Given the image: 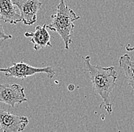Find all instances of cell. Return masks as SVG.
I'll use <instances>...</instances> for the list:
<instances>
[{
	"mask_svg": "<svg viewBox=\"0 0 134 132\" xmlns=\"http://www.w3.org/2000/svg\"><path fill=\"white\" fill-rule=\"evenodd\" d=\"M126 51H128V52L133 51V50H134V46L133 47H130V45L128 44V45L126 46Z\"/></svg>",
	"mask_w": 134,
	"mask_h": 132,
	"instance_id": "obj_11",
	"label": "cell"
},
{
	"mask_svg": "<svg viewBox=\"0 0 134 132\" xmlns=\"http://www.w3.org/2000/svg\"><path fill=\"white\" fill-rule=\"evenodd\" d=\"M27 102L25 97V89L18 84H0V102L15 108L16 104Z\"/></svg>",
	"mask_w": 134,
	"mask_h": 132,
	"instance_id": "obj_4",
	"label": "cell"
},
{
	"mask_svg": "<svg viewBox=\"0 0 134 132\" xmlns=\"http://www.w3.org/2000/svg\"><path fill=\"white\" fill-rule=\"evenodd\" d=\"M25 36L27 38H31V42L34 44V49L37 51L47 46L52 47L50 43V35L48 33L46 24L43 26L37 25L34 32L27 31L25 32Z\"/></svg>",
	"mask_w": 134,
	"mask_h": 132,
	"instance_id": "obj_7",
	"label": "cell"
},
{
	"mask_svg": "<svg viewBox=\"0 0 134 132\" xmlns=\"http://www.w3.org/2000/svg\"><path fill=\"white\" fill-rule=\"evenodd\" d=\"M0 20L11 25H16L22 21L12 0H0Z\"/></svg>",
	"mask_w": 134,
	"mask_h": 132,
	"instance_id": "obj_8",
	"label": "cell"
},
{
	"mask_svg": "<svg viewBox=\"0 0 134 132\" xmlns=\"http://www.w3.org/2000/svg\"><path fill=\"white\" fill-rule=\"evenodd\" d=\"M12 38V35L5 34L2 25L0 23V40H8V39H11Z\"/></svg>",
	"mask_w": 134,
	"mask_h": 132,
	"instance_id": "obj_10",
	"label": "cell"
},
{
	"mask_svg": "<svg viewBox=\"0 0 134 132\" xmlns=\"http://www.w3.org/2000/svg\"><path fill=\"white\" fill-rule=\"evenodd\" d=\"M29 123L28 118L11 114L0 109V131L4 132H20L24 131Z\"/></svg>",
	"mask_w": 134,
	"mask_h": 132,
	"instance_id": "obj_5",
	"label": "cell"
},
{
	"mask_svg": "<svg viewBox=\"0 0 134 132\" xmlns=\"http://www.w3.org/2000/svg\"><path fill=\"white\" fill-rule=\"evenodd\" d=\"M83 64L85 70L90 77L93 89L102 99L103 102L100 108L104 106L109 114H111L113 108L110 97L116 86L118 76L115 67H102L93 65L91 64V57L89 56L83 57Z\"/></svg>",
	"mask_w": 134,
	"mask_h": 132,
	"instance_id": "obj_1",
	"label": "cell"
},
{
	"mask_svg": "<svg viewBox=\"0 0 134 132\" xmlns=\"http://www.w3.org/2000/svg\"><path fill=\"white\" fill-rule=\"evenodd\" d=\"M68 88H69V91H73L74 90V89H75V86H74L73 85H69Z\"/></svg>",
	"mask_w": 134,
	"mask_h": 132,
	"instance_id": "obj_12",
	"label": "cell"
},
{
	"mask_svg": "<svg viewBox=\"0 0 134 132\" xmlns=\"http://www.w3.org/2000/svg\"><path fill=\"white\" fill-rule=\"evenodd\" d=\"M18 8L22 22L27 25H34L37 21V12L41 8L40 0H12Z\"/></svg>",
	"mask_w": 134,
	"mask_h": 132,
	"instance_id": "obj_6",
	"label": "cell"
},
{
	"mask_svg": "<svg viewBox=\"0 0 134 132\" xmlns=\"http://www.w3.org/2000/svg\"><path fill=\"white\" fill-rule=\"evenodd\" d=\"M119 66L124 70L128 85L134 91V60H132L128 54H125L119 59Z\"/></svg>",
	"mask_w": 134,
	"mask_h": 132,
	"instance_id": "obj_9",
	"label": "cell"
},
{
	"mask_svg": "<svg viewBox=\"0 0 134 132\" xmlns=\"http://www.w3.org/2000/svg\"><path fill=\"white\" fill-rule=\"evenodd\" d=\"M0 72L4 73L6 77H15L21 80L37 73H46L50 79L53 78L55 75V70L52 66L42 68L34 67L24 62L12 63V66L6 68H0Z\"/></svg>",
	"mask_w": 134,
	"mask_h": 132,
	"instance_id": "obj_3",
	"label": "cell"
},
{
	"mask_svg": "<svg viewBox=\"0 0 134 132\" xmlns=\"http://www.w3.org/2000/svg\"><path fill=\"white\" fill-rule=\"evenodd\" d=\"M50 18L52 22L47 25V28L57 32L64 42L65 48L68 50L72 43V34L75 28L74 22L79 20L80 16H78L75 12L69 7L65 0H59L57 6V13L52 15Z\"/></svg>",
	"mask_w": 134,
	"mask_h": 132,
	"instance_id": "obj_2",
	"label": "cell"
}]
</instances>
